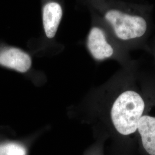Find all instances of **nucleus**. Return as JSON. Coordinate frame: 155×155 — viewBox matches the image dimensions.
<instances>
[{
  "label": "nucleus",
  "instance_id": "f257e3e1",
  "mask_svg": "<svg viewBox=\"0 0 155 155\" xmlns=\"http://www.w3.org/2000/svg\"><path fill=\"white\" fill-rule=\"evenodd\" d=\"M87 47L90 54L95 60L102 61L113 59L121 65H132L136 60L131 58L130 51L117 39L110 29L94 25L89 32Z\"/></svg>",
  "mask_w": 155,
  "mask_h": 155
},
{
  "label": "nucleus",
  "instance_id": "f03ea898",
  "mask_svg": "<svg viewBox=\"0 0 155 155\" xmlns=\"http://www.w3.org/2000/svg\"><path fill=\"white\" fill-rule=\"evenodd\" d=\"M147 104L139 120L136 141L144 155H155V76L143 73Z\"/></svg>",
  "mask_w": 155,
  "mask_h": 155
},
{
  "label": "nucleus",
  "instance_id": "7ed1b4c3",
  "mask_svg": "<svg viewBox=\"0 0 155 155\" xmlns=\"http://www.w3.org/2000/svg\"><path fill=\"white\" fill-rule=\"evenodd\" d=\"M32 64L29 55L17 48H9L0 52V65L20 72H27Z\"/></svg>",
  "mask_w": 155,
  "mask_h": 155
},
{
  "label": "nucleus",
  "instance_id": "20e7f679",
  "mask_svg": "<svg viewBox=\"0 0 155 155\" xmlns=\"http://www.w3.org/2000/svg\"><path fill=\"white\" fill-rule=\"evenodd\" d=\"M62 9L56 2H50L43 9V20L45 32L48 38H53L55 35L61 20Z\"/></svg>",
  "mask_w": 155,
  "mask_h": 155
},
{
  "label": "nucleus",
  "instance_id": "39448f33",
  "mask_svg": "<svg viewBox=\"0 0 155 155\" xmlns=\"http://www.w3.org/2000/svg\"><path fill=\"white\" fill-rule=\"evenodd\" d=\"M26 150L20 144L7 143L0 144V155H26Z\"/></svg>",
  "mask_w": 155,
  "mask_h": 155
},
{
  "label": "nucleus",
  "instance_id": "423d86ee",
  "mask_svg": "<svg viewBox=\"0 0 155 155\" xmlns=\"http://www.w3.org/2000/svg\"><path fill=\"white\" fill-rule=\"evenodd\" d=\"M147 52H148L153 57L155 63V33L151 36L149 40Z\"/></svg>",
  "mask_w": 155,
  "mask_h": 155
},
{
  "label": "nucleus",
  "instance_id": "0eeeda50",
  "mask_svg": "<svg viewBox=\"0 0 155 155\" xmlns=\"http://www.w3.org/2000/svg\"><path fill=\"white\" fill-rule=\"evenodd\" d=\"M127 1H131V2H145V0H125Z\"/></svg>",
  "mask_w": 155,
  "mask_h": 155
}]
</instances>
